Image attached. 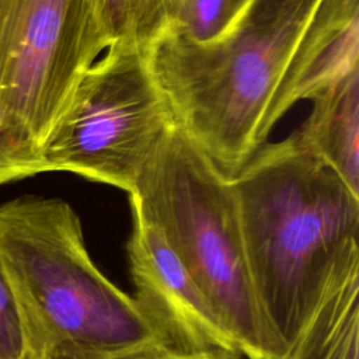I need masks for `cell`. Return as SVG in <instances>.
Returning <instances> with one entry per match:
<instances>
[{
  "instance_id": "obj_13",
  "label": "cell",
  "mask_w": 359,
  "mask_h": 359,
  "mask_svg": "<svg viewBox=\"0 0 359 359\" xmlns=\"http://www.w3.org/2000/svg\"><path fill=\"white\" fill-rule=\"evenodd\" d=\"M0 359H24L15 304L0 264Z\"/></svg>"
},
{
  "instance_id": "obj_11",
  "label": "cell",
  "mask_w": 359,
  "mask_h": 359,
  "mask_svg": "<svg viewBox=\"0 0 359 359\" xmlns=\"http://www.w3.org/2000/svg\"><path fill=\"white\" fill-rule=\"evenodd\" d=\"M251 0H184L168 28L195 42L216 38L240 15Z\"/></svg>"
},
{
  "instance_id": "obj_9",
  "label": "cell",
  "mask_w": 359,
  "mask_h": 359,
  "mask_svg": "<svg viewBox=\"0 0 359 359\" xmlns=\"http://www.w3.org/2000/svg\"><path fill=\"white\" fill-rule=\"evenodd\" d=\"M359 251L334 272L286 359H359Z\"/></svg>"
},
{
  "instance_id": "obj_12",
  "label": "cell",
  "mask_w": 359,
  "mask_h": 359,
  "mask_svg": "<svg viewBox=\"0 0 359 359\" xmlns=\"http://www.w3.org/2000/svg\"><path fill=\"white\" fill-rule=\"evenodd\" d=\"M45 172L39 151L0 122V185Z\"/></svg>"
},
{
  "instance_id": "obj_8",
  "label": "cell",
  "mask_w": 359,
  "mask_h": 359,
  "mask_svg": "<svg viewBox=\"0 0 359 359\" xmlns=\"http://www.w3.org/2000/svg\"><path fill=\"white\" fill-rule=\"evenodd\" d=\"M311 112L293 132L299 144L359 195V67L314 93Z\"/></svg>"
},
{
  "instance_id": "obj_6",
  "label": "cell",
  "mask_w": 359,
  "mask_h": 359,
  "mask_svg": "<svg viewBox=\"0 0 359 359\" xmlns=\"http://www.w3.org/2000/svg\"><path fill=\"white\" fill-rule=\"evenodd\" d=\"M109 45L93 0H0V122L41 154Z\"/></svg>"
},
{
  "instance_id": "obj_14",
  "label": "cell",
  "mask_w": 359,
  "mask_h": 359,
  "mask_svg": "<svg viewBox=\"0 0 359 359\" xmlns=\"http://www.w3.org/2000/svg\"><path fill=\"white\" fill-rule=\"evenodd\" d=\"M168 355L160 349V348H151V349H146V351H140L128 356H121L116 359H165Z\"/></svg>"
},
{
  "instance_id": "obj_3",
  "label": "cell",
  "mask_w": 359,
  "mask_h": 359,
  "mask_svg": "<svg viewBox=\"0 0 359 359\" xmlns=\"http://www.w3.org/2000/svg\"><path fill=\"white\" fill-rule=\"evenodd\" d=\"M0 264L24 359H116L160 348L133 297L90 258L66 201L22 195L0 203Z\"/></svg>"
},
{
  "instance_id": "obj_1",
  "label": "cell",
  "mask_w": 359,
  "mask_h": 359,
  "mask_svg": "<svg viewBox=\"0 0 359 359\" xmlns=\"http://www.w3.org/2000/svg\"><path fill=\"white\" fill-rule=\"evenodd\" d=\"M146 56L178 126L231 180L294 104L359 67V0H251L216 38L167 29Z\"/></svg>"
},
{
  "instance_id": "obj_7",
  "label": "cell",
  "mask_w": 359,
  "mask_h": 359,
  "mask_svg": "<svg viewBox=\"0 0 359 359\" xmlns=\"http://www.w3.org/2000/svg\"><path fill=\"white\" fill-rule=\"evenodd\" d=\"M126 244L133 300L160 348L177 359H240L237 342L160 231L137 210Z\"/></svg>"
},
{
  "instance_id": "obj_2",
  "label": "cell",
  "mask_w": 359,
  "mask_h": 359,
  "mask_svg": "<svg viewBox=\"0 0 359 359\" xmlns=\"http://www.w3.org/2000/svg\"><path fill=\"white\" fill-rule=\"evenodd\" d=\"M266 359H286L339 264L359 251V195L294 135L230 180Z\"/></svg>"
},
{
  "instance_id": "obj_15",
  "label": "cell",
  "mask_w": 359,
  "mask_h": 359,
  "mask_svg": "<svg viewBox=\"0 0 359 359\" xmlns=\"http://www.w3.org/2000/svg\"><path fill=\"white\" fill-rule=\"evenodd\" d=\"M165 359H177V358H170V356H167Z\"/></svg>"
},
{
  "instance_id": "obj_5",
  "label": "cell",
  "mask_w": 359,
  "mask_h": 359,
  "mask_svg": "<svg viewBox=\"0 0 359 359\" xmlns=\"http://www.w3.org/2000/svg\"><path fill=\"white\" fill-rule=\"evenodd\" d=\"M177 125L146 49L114 43L80 79L41 147L46 171H69L130 194Z\"/></svg>"
},
{
  "instance_id": "obj_10",
  "label": "cell",
  "mask_w": 359,
  "mask_h": 359,
  "mask_svg": "<svg viewBox=\"0 0 359 359\" xmlns=\"http://www.w3.org/2000/svg\"><path fill=\"white\" fill-rule=\"evenodd\" d=\"M182 1L93 0L111 45L122 43L142 49L172 25Z\"/></svg>"
},
{
  "instance_id": "obj_4",
  "label": "cell",
  "mask_w": 359,
  "mask_h": 359,
  "mask_svg": "<svg viewBox=\"0 0 359 359\" xmlns=\"http://www.w3.org/2000/svg\"><path fill=\"white\" fill-rule=\"evenodd\" d=\"M128 196L130 209L160 231L243 356L266 359L230 180L177 123Z\"/></svg>"
}]
</instances>
